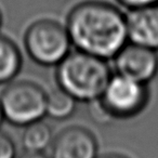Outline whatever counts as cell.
I'll return each instance as SVG.
<instances>
[{
    "mask_svg": "<svg viewBox=\"0 0 158 158\" xmlns=\"http://www.w3.org/2000/svg\"><path fill=\"white\" fill-rule=\"evenodd\" d=\"M65 26L76 50L106 61L128 42L126 15L103 1L89 0L77 5L68 13Z\"/></svg>",
    "mask_w": 158,
    "mask_h": 158,
    "instance_id": "1",
    "label": "cell"
},
{
    "mask_svg": "<svg viewBox=\"0 0 158 158\" xmlns=\"http://www.w3.org/2000/svg\"><path fill=\"white\" fill-rule=\"evenodd\" d=\"M106 60L76 50L56 65L59 87L77 102H89L102 97L112 77Z\"/></svg>",
    "mask_w": 158,
    "mask_h": 158,
    "instance_id": "2",
    "label": "cell"
},
{
    "mask_svg": "<svg viewBox=\"0 0 158 158\" xmlns=\"http://www.w3.org/2000/svg\"><path fill=\"white\" fill-rule=\"evenodd\" d=\"M24 44L31 60L44 66H56L70 52L69 35L65 25L44 19L29 25Z\"/></svg>",
    "mask_w": 158,
    "mask_h": 158,
    "instance_id": "3",
    "label": "cell"
},
{
    "mask_svg": "<svg viewBox=\"0 0 158 158\" xmlns=\"http://www.w3.org/2000/svg\"><path fill=\"white\" fill-rule=\"evenodd\" d=\"M0 105L5 119L25 127L46 116L47 92L39 85L27 80L11 82L0 95Z\"/></svg>",
    "mask_w": 158,
    "mask_h": 158,
    "instance_id": "4",
    "label": "cell"
},
{
    "mask_svg": "<svg viewBox=\"0 0 158 158\" xmlns=\"http://www.w3.org/2000/svg\"><path fill=\"white\" fill-rule=\"evenodd\" d=\"M149 99L148 88L131 78L113 74L101 100L115 119L131 118L140 114Z\"/></svg>",
    "mask_w": 158,
    "mask_h": 158,
    "instance_id": "5",
    "label": "cell"
},
{
    "mask_svg": "<svg viewBox=\"0 0 158 158\" xmlns=\"http://www.w3.org/2000/svg\"><path fill=\"white\" fill-rule=\"evenodd\" d=\"M116 73L142 84H148L158 73V53L128 41L113 57Z\"/></svg>",
    "mask_w": 158,
    "mask_h": 158,
    "instance_id": "6",
    "label": "cell"
},
{
    "mask_svg": "<svg viewBox=\"0 0 158 158\" xmlns=\"http://www.w3.org/2000/svg\"><path fill=\"white\" fill-rule=\"evenodd\" d=\"M98 141L90 130L74 126L62 130L52 144L51 158H98Z\"/></svg>",
    "mask_w": 158,
    "mask_h": 158,
    "instance_id": "7",
    "label": "cell"
},
{
    "mask_svg": "<svg viewBox=\"0 0 158 158\" xmlns=\"http://www.w3.org/2000/svg\"><path fill=\"white\" fill-rule=\"evenodd\" d=\"M126 20L128 41L158 51V3L131 9Z\"/></svg>",
    "mask_w": 158,
    "mask_h": 158,
    "instance_id": "8",
    "label": "cell"
},
{
    "mask_svg": "<svg viewBox=\"0 0 158 158\" xmlns=\"http://www.w3.org/2000/svg\"><path fill=\"white\" fill-rule=\"evenodd\" d=\"M22 67V56L16 44L0 36V85L10 82Z\"/></svg>",
    "mask_w": 158,
    "mask_h": 158,
    "instance_id": "9",
    "label": "cell"
},
{
    "mask_svg": "<svg viewBox=\"0 0 158 158\" xmlns=\"http://www.w3.org/2000/svg\"><path fill=\"white\" fill-rule=\"evenodd\" d=\"M76 103L74 97L59 87L47 93L46 115L56 120H64L75 112Z\"/></svg>",
    "mask_w": 158,
    "mask_h": 158,
    "instance_id": "10",
    "label": "cell"
},
{
    "mask_svg": "<svg viewBox=\"0 0 158 158\" xmlns=\"http://www.w3.org/2000/svg\"><path fill=\"white\" fill-rule=\"evenodd\" d=\"M52 141L51 128L41 120L25 126L22 136L23 146L28 152H44Z\"/></svg>",
    "mask_w": 158,
    "mask_h": 158,
    "instance_id": "11",
    "label": "cell"
},
{
    "mask_svg": "<svg viewBox=\"0 0 158 158\" xmlns=\"http://www.w3.org/2000/svg\"><path fill=\"white\" fill-rule=\"evenodd\" d=\"M89 114L94 123L99 125H106L114 120V117L110 113V110L106 108V106L103 104L101 98L93 101L89 102Z\"/></svg>",
    "mask_w": 158,
    "mask_h": 158,
    "instance_id": "12",
    "label": "cell"
},
{
    "mask_svg": "<svg viewBox=\"0 0 158 158\" xmlns=\"http://www.w3.org/2000/svg\"><path fill=\"white\" fill-rule=\"evenodd\" d=\"M15 144L7 134L0 132V158H16Z\"/></svg>",
    "mask_w": 158,
    "mask_h": 158,
    "instance_id": "13",
    "label": "cell"
},
{
    "mask_svg": "<svg viewBox=\"0 0 158 158\" xmlns=\"http://www.w3.org/2000/svg\"><path fill=\"white\" fill-rule=\"evenodd\" d=\"M117 1L130 10L158 3V0H117Z\"/></svg>",
    "mask_w": 158,
    "mask_h": 158,
    "instance_id": "14",
    "label": "cell"
},
{
    "mask_svg": "<svg viewBox=\"0 0 158 158\" xmlns=\"http://www.w3.org/2000/svg\"><path fill=\"white\" fill-rule=\"evenodd\" d=\"M19 158H51V157L47 156L44 152H28V151H26Z\"/></svg>",
    "mask_w": 158,
    "mask_h": 158,
    "instance_id": "15",
    "label": "cell"
},
{
    "mask_svg": "<svg viewBox=\"0 0 158 158\" xmlns=\"http://www.w3.org/2000/svg\"><path fill=\"white\" fill-rule=\"evenodd\" d=\"M98 158H129L127 156H123L120 155V154H105V155H102V156H98Z\"/></svg>",
    "mask_w": 158,
    "mask_h": 158,
    "instance_id": "16",
    "label": "cell"
},
{
    "mask_svg": "<svg viewBox=\"0 0 158 158\" xmlns=\"http://www.w3.org/2000/svg\"><path fill=\"white\" fill-rule=\"evenodd\" d=\"M3 119H5V116H3V112H2V108H1V105H0V125H1Z\"/></svg>",
    "mask_w": 158,
    "mask_h": 158,
    "instance_id": "17",
    "label": "cell"
},
{
    "mask_svg": "<svg viewBox=\"0 0 158 158\" xmlns=\"http://www.w3.org/2000/svg\"><path fill=\"white\" fill-rule=\"evenodd\" d=\"M1 23H2V16H1V12H0V27H1Z\"/></svg>",
    "mask_w": 158,
    "mask_h": 158,
    "instance_id": "18",
    "label": "cell"
}]
</instances>
